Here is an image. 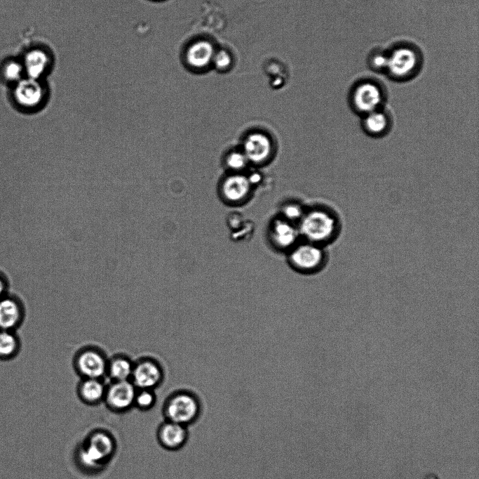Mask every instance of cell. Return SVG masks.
Masks as SVG:
<instances>
[{
  "mask_svg": "<svg viewBox=\"0 0 479 479\" xmlns=\"http://www.w3.org/2000/svg\"><path fill=\"white\" fill-rule=\"evenodd\" d=\"M361 131L368 138L379 140L393 130L395 118L388 105L359 117Z\"/></svg>",
  "mask_w": 479,
  "mask_h": 479,
  "instance_id": "obj_8",
  "label": "cell"
},
{
  "mask_svg": "<svg viewBox=\"0 0 479 479\" xmlns=\"http://www.w3.org/2000/svg\"><path fill=\"white\" fill-rule=\"evenodd\" d=\"M0 72L2 78L12 86L25 77L21 60H7L2 64Z\"/></svg>",
  "mask_w": 479,
  "mask_h": 479,
  "instance_id": "obj_22",
  "label": "cell"
},
{
  "mask_svg": "<svg viewBox=\"0 0 479 479\" xmlns=\"http://www.w3.org/2000/svg\"><path fill=\"white\" fill-rule=\"evenodd\" d=\"M238 216H232L229 224L231 230V236L236 240H241L249 237L252 227L248 222L243 223Z\"/></svg>",
  "mask_w": 479,
  "mask_h": 479,
  "instance_id": "obj_25",
  "label": "cell"
},
{
  "mask_svg": "<svg viewBox=\"0 0 479 479\" xmlns=\"http://www.w3.org/2000/svg\"><path fill=\"white\" fill-rule=\"evenodd\" d=\"M388 64L385 75L396 82H406L421 71L424 55L419 47L410 41H401L387 48Z\"/></svg>",
  "mask_w": 479,
  "mask_h": 479,
  "instance_id": "obj_3",
  "label": "cell"
},
{
  "mask_svg": "<svg viewBox=\"0 0 479 479\" xmlns=\"http://www.w3.org/2000/svg\"><path fill=\"white\" fill-rule=\"evenodd\" d=\"M133 366L128 358L116 357L108 363L107 374L112 381H130Z\"/></svg>",
  "mask_w": 479,
  "mask_h": 479,
  "instance_id": "obj_21",
  "label": "cell"
},
{
  "mask_svg": "<svg viewBox=\"0 0 479 479\" xmlns=\"http://www.w3.org/2000/svg\"><path fill=\"white\" fill-rule=\"evenodd\" d=\"M156 402L154 390L137 389L134 399L133 407L143 412L152 409Z\"/></svg>",
  "mask_w": 479,
  "mask_h": 479,
  "instance_id": "obj_24",
  "label": "cell"
},
{
  "mask_svg": "<svg viewBox=\"0 0 479 479\" xmlns=\"http://www.w3.org/2000/svg\"><path fill=\"white\" fill-rule=\"evenodd\" d=\"M116 451V442L112 433L104 429H95L78 446L75 458L81 468L95 473L108 464Z\"/></svg>",
  "mask_w": 479,
  "mask_h": 479,
  "instance_id": "obj_2",
  "label": "cell"
},
{
  "mask_svg": "<svg viewBox=\"0 0 479 479\" xmlns=\"http://www.w3.org/2000/svg\"><path fill=\"white\" fill-rule=\"evenodd\" d=\"M325 247L306 242L291 249L289 260L297 270L304 273H316L323 270L328 261Z\"/></svg>",
  "mask_w": 479,
  "mask_h": 479,
  "instance_id": "obj_7",
  "label": "cell"
},
{
  "mask_svg": "<svg viewBox=\"0 0 479 479\" xmlns=\"http://www.w3.org/2000/svg\"><path fill=\"white\" fill-rule=\"evenodd\" d=\"M297 230L291 223L286 220H276L271 228V240L278 249H292L299 237Z\"/></svg>",
  "mask_w": 479,
  "mask_h": 479,
  "instance_id": "obj_16",
  "label": "cell"
},
{
  "mask_svg": "<svg viewBox=\"0 0 479 479\" xmlns=\"http://www.w3.org/2000/svg\"><path fill=\"white\" fill-rule=\"evenodd\" d=\"M367 64L372 72L385 74L388 64L387 50L380 47L372 49L367 55Z\"/></svg>",
  "mask_w": 479,
  "mask_h": 479,
  "instance_id": "obj_23",
  "label": "cell"
},
{
  "mask_svg": "<svg viewBox=\"0 0 479 479\" xmlns=\"http://www.w3.org/2000/svg\"><path fill=\"white\" fill-rule=\"evenodd\" d=\"M163 378L161 367L151 360H142L133 366L130 381L137 389L154 390Z\"/></svg>",
  "mask_w": 479,
  "mask_h": 479,
  "instance_id": "obj_13",
  "label": "cell"
},
{
  "mask_svg": "<svg viewBox=\"0 0 479 479\" xmlns=\"http://www.w3.org/2000/svg\"><path fill=\"white\" fill-rule=\"evenodd\" d=\"M227 166L233 171H239L245 167L248 160L243 151H233L226 157Z\"/></svg>",
  "mask_w": 479,
  "mask_h": 479,
  "instance_id": "obj_26",
  "label": "cell"
},
{
  "mask_svg": "<svg viewBox=\"0 0 479 479\" xmlns=\"http://www.w3.org/2000/svg\"><path fill=\"white\" fill-rule=\"evenodd\" d=\"M214 55L213 47L210 42L198 41L187 48L185 61L191 67L203 68L210 63Z\"/></svg>",
  "mask_w": 479,
  "mask_h": 479,
  "instance_id": "obj_19",
  "label": "cell"
},
{
  "mask_svg": "<svg viewBox=\"0 0 479 479\" xmlns=\"http://www.w3.org/2000/svg\"><path fill=\"white\" fill-rule=\"evenodd\" d=\"M271 146V142L268 136L261 132H253L245 138L243 152L248 162L259 164L269 157Z\"/></svg>",
  "mask_w": 479,
  "mask_h": 479,
  "instance_id": "obj_15",
  "label": "cell"
},
{
  "mask_svg": "<svg viewBox=\"0 0 479 479\" xmlns=\"http://www.w3.org/2000/svg\"><path fill=\"white\" fill-rule=\"evenodd\" d=\"M389 93L384 84L372 77H364L350 86L346 97L348 107L358 117L387 105Z\"/></svg>",
  "mask_w": 479,
  "mask_h": 479,
  "instance_id": "obj_4",
  "label": "cell"
},
{
  "mask_svg": "<svg viewBox=\"0 0 479 479\" xmlns=\"http://www.w3.org/2000/svg\"><path fill=\"white\" fill-rule=\"evenodd\" d=\"M25 77L43 79L52 66V55L43 47L35 46L27 51L21 59Z\"/></svg>",
  "mask_w": 479,
  "mask_h": 479,
  "instance_id": "obj_12",
  "label": "cell"
},
{
  "mask_svg": "<svg viewBox=\"0 0 479 479\" xmlns=\"http://www.w3.org/2000/svg\"><path fill=\"white\" fill-rule=\"evenodd\" d=\"M213 60L216 67L220 70L226 69L231 64V57L225 51H220L214 55Z\"/></svg>",
  "mask_w": 479,
  "mask_h": 479,
  "instance_id": "obj_28",
  "label": "cell"
},
{
  "mask_svg": "<svg viewBox=\"0 0 479 479\" xmlns=\"http://www.w3.org/2000/svg\"><path fill=\"white\" fill-rule=\"evenodd\" d=\"M22 350V341L18 331L0 329V361L15 359Z\"/></svg>",
  "mask_w": 479,
  "mask_h": 479,
  "instance_id": "obj_20",
  "label": "cell"
},
{
  "mask_svg": "<svg viewBox=\"0 0 479 479\" xmlns=\"http://www.w3.org/2000/svg\"><path fill=\"white\" fill-rule=\"evenodd\" d=\"M11 282L7 274L0 269V298L8 293Z\"/></svg>",
  "mask_w": 479,
  "mask_h": 479,
  "instance_id": "obj_29",
  "label": "cell"
},
{
  "mask_svg": "<svg viewBox=\"0 0 479 479\" xmlns=\"http://www.w3.org/2000/svg\"><path fill=\"white\" fill-rule=\"evenodd\" d=\"M107 362L104 355L95 349H86L78 355L76 367L82 379H102L107 370Z\"/></svg>",
  "mask_w": 479,
  "mask_h": 479,
  "instance_id": "obj_14",
  "label": "cell"
},
{
  "mask_svg": "<svg viewBox=\"0 0 479 479\" xmlns=\"http://www.w3.org/2000/svg\"><path fill=\"white\" fill-rule=\"evenodd\" d=\"M343 225L338 211L323 205L310 210L302 217L299 232L307 242L325 247L339 238Z\"/></svg>",
  "mask_w": 479,
  "mask_h": 479,
  "instance_id": "obj_1",
  "label": "cell"
},
{
  "mask_svg": "<svg viewBox=\"0 0 479 479\" xmlns=\"http://www.w3.org/2000/svg\"><path fill=\"white\" fill-rule=\"evenodd\" d=\"M201 413L198 398L187 391H178L170 394L162 406L164 420L188 426L195 423Z\"/></svg>",
  "mask_w": 479,
  "mask_h": 479,
  "instance_id": "obj_5",
  "label": "cell"
},
{
  "mask_svg": "<svg viewBox=\"0 0 479 479\" xmlns=\"http://www.w3.org/2000/svg\"><path fill=\"white\" fill-rule=\"evenodd\" d=\"M26 314L25 303L19 295L9 291L0 298V329L18 331Z\"/></svg>",
  "mask_w": 479,
  "mask_h": 479,
  "instance_id": "obj_10",
  "label": "cell"
},
{
  "mask_svg": "<svg viewBox=\"0 0 479 479\" xmlns=\"http://www.w3.org/2000/svg\"><path fill=\"white\" fill-rule=\"evenodd\" d=\"M49 93L48 88L43 79L25 77L13 85L11 99L19 110L34 113L46 105Z\"/></svg>",
  "mask_w": 479,
  "mask_h": 479,
  "instance_id": "obj_6",
  "label": "cell"
},
{
  "mask_svg": "<svg viewBox=\"0 0 479 479\" xmlns=\"http://www.w3.org/2000/svg\"><path fill=\"white\" fill-rule=\"evenodd\" d=\"M156 1H159V0H156Z\"/></svg>",
  "mask_w": 479,
  "mask_h": 479,
  "instance_id": "obj_30",
  "label": "cell"
},
{
  "mask_svg": "<svg viewBox=\"0 0 479 479\" xmlns=\"http://www.w3.org/2000/svg\"><path fill=\"white\" fill-rule=\"evenodd\" d=\"M156 438L158 445L163 449L168 451H177L182 449L188 440L187 426L164 420L156 429Z\"/></svg>",
  "mask_w": 479,
  "mask_h": 479,
  "instance_id": "obj_11",
  "label": "cell"
},
{
  "mask_svg": "<svg viewBox=\"0 0 479 479\" xmlns=\"http://www.w3.org/2000/svg\"><path fill=\"white\" fill-rule=\"evenodd\" d=\"M136 391L131 381H112L107 386L103 402L112 412L125 413L133 407Z\"/></svg>",
  "mask_w": 479,
  "mask_h": 479,
  "instance_id": "obj_9",
  "label": "cell"
},
{
  "mask_svg": "<svg viewBox=\"0 0 479 479\" xmlns=\"http://www.w3.org/2000/svg\"><path fill=\"white\" fill-rule=\"evenodd\" d=\"M106 388L102 379H82L78 384L76 394L81 402L94 406L103 402Z\"/></svg>",
  "mask_w": 479,
  "mask_h": 479,
  "instance_id": "obj_17",
  "label": "cell"
},
{
  "mask_svg": "<svg viewBox=\"0 0 479 479\" xmlns=\"http://www.w3.org/2000/svg\"><path fill=\"white\" fill-rule=\"evenodd\" d=\"M251 184L248 177L241 174L228 176L223 181L222 192L229 202H237L243 200L248 195Z\"/></svg>",
  "mask_w": 479,
  "mask_h": 479,
  "instance_id": "obj_18",
  "label": "cell"
},
{
  "mask_svg": "<svg viewBox=\"0 0 479 479\" xmlns=\"http://www.w3.org/2000/svg\"><path fill=\"white\" fill-rule=\"evenodd\" d=\"M283 213L287 220H297L302 217V208L295 204L285 205L283 209Z\"/></svg>",
  "mask_w": 479,
  "mask_h": 479,
  "instance_id": "obj_27",
  "label": "cell"
}]
</instances>
